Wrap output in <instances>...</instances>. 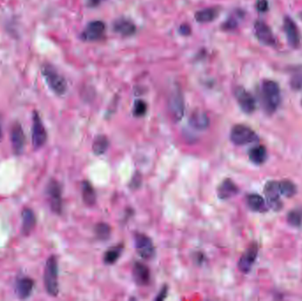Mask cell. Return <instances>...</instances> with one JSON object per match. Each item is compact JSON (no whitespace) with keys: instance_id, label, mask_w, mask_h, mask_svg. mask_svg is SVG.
<instances>
[{"instance_id":"1","label":"cell","mask_w":302,"mask_h":301,"mask_svg":"<svg viewBox=\"0 0 302 301\" xmlns=\"http://www.w3.org/2000/svg\"><path fill=\"white\" fill-rule=\"evenodd\" d=\"M261 97L263 108L269 114H272L277 110L280 104L281 95L279 86L276 81L264 80L262 84Z\"/></svg>"},{"instance_id":"2","label":"cell","mask_w":302,"mask_h":301,"mask_svg":"<svg viewBox=\"0 0 302 301\" xmlns=\"http://www.w3.org/2000/svg\"><path fill=\"white\" fill-rule=\"evenodd\" d=\"M58 266L57 257H49L44 270V285L49 295L56 297L58 293Z\"/></svg>"},{"instance_id":"3","label":"cell","mask_w":302,"mask_h":301,"mask_svg":"<svg viewBox=\"0 0 302 301\" xmlns=\"http://www.w3.org/2000/svg\"><path fill=\"white\" fill-rule=\"evenodd\" d=\"M42 75L44 80L47 82L50 89L57 96H63L67 90V82L66 79L52 67L51 65H45L42 68Z\"/></svg>"},{"instance_id":"4","label":"cell","mask_w":302,"mask_h":301,"mask_svg":"<svg viewBox=\"0 0 302 301\" xmlns=\"http://www.w3.org/2000/svg\"><path fill=\"white\" fill-rule=\"evenodd\" d=\"M257 135L253 129L245 125H236L232 127L230 139L237 146H243L257 141Z\"/></svg>"},{"instance_id":"5","label":"cell","mask_w":302,"mask_h":301,"mask_svg":"<svg viewBox=\"0 0 302 301\" xmlns=\"http://www.w3.org/2000/svg\"><path fill=\"white\" fill-rule=\"evenodd\" d=\"M168 108L172 119L176 122L180 121L184 117L185 102L183 94L178 87L172 89L168 99Z\"/></svg>"},{"instance_id":"6","label":"cell","mask_w":302,"mask_h":301,"mask_svg":"<svg viewBox=\"0 0 302 301\" xmlns=\"http://www.w3.org/2000/svg\"><path fill=\"white\" fill-rule=\"evenodd\" d=\"M106 25L102 21H92L87 24L81 35V39L84 42H96L101 40L105 36Z\"/></svg>"},{"instance_id":"7","label":"cell","mask_w":302,"mask_h":301,"mask_svg":"<svg viewBox=\"0 0 302 301\" xmlns=\"http://www.w3.org/2000/svg\"><path fill=\"white\" fill-rule=\"evenodd\" d=\"M234 97L241 110L247 114L253 113L256 109V102L252 94L246 90L243 87H237L234 89Z\"/></svg>"},{"instance_id":"8","label":"cell","mask_w":302,"mask_h":301,"mask_svg":"<svg viewBox=\"0 0 302 301\" xmlns=\"http://www.w3.org/2000/svg\"><path fill=\"white\" fill-rule=\"evenodd\" d=\"M47 195L50 200V206L53 212L57 215L62 212V194L60 185L57 180H51L47 186Z\"/></svg>"},{"instance_id":"9","label":"cell","mask_w":302,"mask_h":301,"mask_svg":"<svg viewBox=\"0 0 302 301\" xmlns=\"http://www.w3.org/2000/svg\"><path fill=\"white\" fill-rule=\"evenodd\" d=\"M32 141H33V146L35 147V149H39L41 147L44 146L47 141L46 130L41 120L39 114L35 111L33 115Z\"/></svg>"},{"instance_id":"10","label":"cell","mask_w":302,"mask_h":301,"mask_svg":"<svg viewBox=\"0 0 302 301\" xmlns=\"http://www.w3.org/2000/svg\"><path fill=\"white\" fill-rule=\"evenodd\" d=\"M264 195L266 196L268 204L274 210H278L282 208L283 204L280 199L279 182L269 181L264 186Z\"/></svg>"},{"instance_id":"11","label":"cell","mask_w":302,"mask_h":301,"mask_svg":"<svg viewBox=\"0 0 302 301\" xmlns=\"http://www.w3.org/2000/svg\"><path fill=\"white\" fill-rule=\"evenodd\" d=\"M135 245L138 254L141 258L149 260L155 254V248L151 239L144 234L137 233L135 237Z\"/></svg>"},{"instance_id":"12","label":"cell","mask_w":302,"mask_h":301,"mask_svg":"<svg viewBox=\"0 0 302 301\" xmlns=\"http://www.w3.org/2000/svg\"><path fill=\"white\" fill-rule=\"evenodd\" d=\"M254 32L258 40L263 45L268 46L276 45L275 36L273 35L271 27H269L266 23L262 21H257L254 23Z\"/></svg>"},{"instance_id":"13","label":"cell","mask_w":302,"mask_h":301,"mask_svg":"<svg viewBox=\"0 0 302 301\" xmlns=\"http://www.w3.org/2000/svg\"><path fill=\"white\" fill-rule=\"evenodd\" d=\"M257 254H258V246L256 243L252 244L241 257L238 264L239 270L243 273H248L254 265Z\"/></svg>"},{"instance_id":"14","label":"cell","mask_w":302,"mask_h":301,"mask_svg":"<svg viewBox=\"0 0 302 301\" xmlns=\"http://www.w3.org/2000/svg\"><path fill=\"white\" fill-rule=\"evenodd\" d=\"M284 30L289 45L293 48H297L301 43L300 32L293 19L286 16L284 19Z\"/></svg>"},{"instance_id":"15","label":"cell","mask_w":302,"mask_h":301,"mask_svg":"<svg viewBox=\"0 0 302 301\" xmlns=\"http://www.w3.org/2000/svg\"><path fill=\"white\" fill-rule=\"evenodd\" d=\"M11 142L14 153L16 155L22 154L25 145V135L22 125L19 123L13 125L11 129Z\"/></svg>"},{"instance_id":"16","label":"cell","mask_w":302,"mask_h":301,"mask_svg":"<svg viewBox=\"0 0 302 301\" xmlns=\"http://www.w3.org/2000/svg\"><path fill=\"white\" fill-rule=\"evenodd\" d=\"M112 29L118 35L124 37L134 36L136 33L137 27L136 24L130 20L126 18H120L116 20L112 24Z\"/></svg>"},{"instance_id":"17","label":"cell","mask_w":302,"mask_h":301,"mask_svg":"<svg viewBox=\"0 0 302 301\" xmlns=\"http://www.w3.org/2000/svg\"><path fill=\"white\" fill-rule=\"evenodd\" d=\"M133 277L138 285H147L150 281V271L149 268L141 262H136L133 267Z\"/></svg>"},{"instance_id":"18","label":"cell","mask_w":302,"mask_h":301,"mask_svg":"<svg viewBox=\"0 0 302 301\" xmlns=\"http://www.w3.org/2000/svg\"><path fill=\"white\" fill-rule=\"evenodd\" d=\"M239 193V188L236 184L231 179L223 180L218 189V195L222 200H227L232 198V196L236 195Z\"/></svg>"},{"instance_id":"19","label":"cell","mask_w":302,"mask_h":301,"mask_svg":"<svg viewBox=\"0 0 302 301\" xmlns=\"http://www.w3.org/2000/svg\"><path fill=\"white\" fill-rule=\"evenodd\" d=\"M189 123L193 126V128L197 130H204L210 125L209 117L204 111H195L190 116Z\"/></svg>"},{"instance_id":"20","label":"cell","mask_w":302,"mask_h":301,"mask_svg":"<svg viewBox=\"0 0 302 301\" xmlns=\"http://www.w3.org/2000/svg\"><path fill=\"white\" fill-rule=\"evenodd\" d=\"M219 13L220 9L219 7H209L196 12L194 19L199 23H211L219 17Z\"/></svg>"},{"instance_id":"21","label":"cell","mask_w":302,"mask_h":301,"mask_svg":"<svg viewBox=\"0 0 302 301\" xmlns=\"http://www.w3.org/2000/svg\"><path fill=\"white\" fill-rule=\"evenodd\" d=\"M34 281L29 277H22L19 279L16 283V291L18 295L21 299H27L30 296L34 289Z\"/></svg>"},{"instance_id":"22","label":"cell","mask_w":302,"mask_h":301,"mask_svg":"<svg viewBox=\"0 0 302 301\" xmlns=\"http://www.w3.org/2000/svg\"><path fill=\"white\" fill-rule=\"evenodd\" d=\"M22 232L25 235H28L35 228V216L30 208H24L22 213Z\"/></svg>"},{"instance_id":"23","label":"cell","mask_w":302,"mask_h":301,"mask_svg":"<svg viewBox=\"0 0 302 301\" xmlns=\"http://www.w3.org/2000/svg\"><path fill=\"white\" fill-rule=\"evenodd\" d=\"M248 156L252 163L260 165L267 159V150L263 146L254 147L250 150Z\"/></svg>"},{"instance_id":"24","label":"cell","mask_w":302,"mask_h":301,"mask_svg":"<svg viewBox=\"0 0 302 301\" xmlns=\"http://www.w3.org/2000/svg\"><path fill=\"white\" fill-rule=\"evenodd\" d=\"M82 194L84 203L88 206H93L96 203V192L93 188L92 185L89 182L85 180L82 184Z\"/></svg>"},{"instance_id":"25","label":"cell","mask_w":302,"mask_h":301,"mask_svg":"<svg viewBox=\"0 0 302 301\" xmlns=\"http://www.w3.org/2000/svg\"><path fill=\"white\" fill-rule=\"evenodd\" d=\"M109 147V141L105 135H98L95 138L93 143V152L96 155H103L105 154Z\"/></svg>"},{"instance_id":"26","label":"cell","mask_w":302,"mask_h":301,"mask_svg":"<svg viewBox=\"0 0 302 301\" xmlns=\"http://www.w3.org/2000/svg\"><path fill=\"white\" fill-rule=\"evenodd\" d=\"M123 247L122 246H117L108 249L105 253L104 256V261L106 264H114L116 261H118V258L122 253Z\"/></svg>"},{"instance_id":"27","label":"cell","mask_w":302,"mask_h":301,"mask_svg":"<svg viewBox=\"0 0 302 301\" xmlns=\"http://www.w3.org/2000/svg\"><path fill=\"white\" fill-rule=\"evenodd\" d=\"M247 203L252 210L254 211H262L265 208L264 200L261 195H249L247 197Z\"/></svg>"},{"instance_id":"28","label":"cell","mask_w":302,"mask_h":301,"mask_svg":"<svg viewBox=\"0 0 302 301\" xmlns=\"http://www.w3.org/2000/svg\"><path fill=\"white\" fill-rule=\"evenodd\" d=\"M279 188H280L281 195H284L285 197H293L297 192L296 186L290 180H283L279 182Z\"/></svg>"},{"instance_id":"29","label":"cell","mask_w":302,"mask_h":301,"mask_svg":"<svg viewBox=\"0 0 302 301\" xmlns=\"http://www.w3.org/2000/svg\"><path fill=\"white\" fill-rule=\"evenodd\" d=\"M97 238L101 240H107L110 236V227L105 223H99L95 230Z\"/></svg>"},{"instance_id":"30","label":"cell","mask_w":302,"mask_h":301,"mask_svg":"<svg viewBox=\"0 0 302 301\" xmlns=\"http://www.w3.org/2000/svg\"><path fill=\"white\" fill-rule=\"evenodd\" d=\"M287 221L294 227H299L302 224V212L298 209H294L287 214Z\"/></svg>"},{"instance_id":"31","label":"cell","mask_w":302,"mask_h":301,"mask_svg":"<svg viewBox=\"0 0 302 301\" xmlns=\"http://www.w3.org/2000/svg\"><path fill=\"white\" fill-rule=\"evenodd\" d=\"M147 112V104L142 100H136L134 104L133 113L136 117H143Z\"/></svg>"},{"instance_id":"32","label":"cell","mask_w":302,"mask_h":301,"mask_svg":"<svg viewBox=\"0 0 302 301\" xmlns=\"http://www.w3.org/2000/svg\"><path fill=\"white\" fill-rule=\"evenodd\" d=\"M238 25V21L237 19L234 18V16H232L231 18L228 19L227 21L225 23H223V29H226V30H231L235 28Z\"/></svg>"},{"instance_id":"33","label":"cell","mask_w":302,"mask_h":301,"mask_svg":"<svg viewBox=\"0 0 302 301\" xmlns=\"http://www.w3.org/2000/svg\"><path fill=\"white\" fill-rule=\"evenodd\" d=\"M180 33L182 36H189V35H191L192 29H191V27L189 26V24H188V23L181 24L180 27Z\"/></svg>"},{"instance_id":"34","label":"cell","mask_w":302,"mask_h":301,"mask_svg":"<svg viewBox=\"0 0 302 301\" xmlns=\"http://www.w3.org/2000/svg\"><path fill=\"white\" fill-rule=\"evenodd\" d=\"M291 84L294 89H302V77H295L292 80Z\"/></svg>"},{"instance_id":"35","label":"cell","mask_w":302,"mask_h":301,"mask_svg":"<svg viewBox=\"0 0 302 301\" xmlns=\"http://www.w3.org/2000/svg\"><path fill=\"white\" fill-rule=\"evenodd\" d=\"M268 2L267 0H258L257 4H256V7L259 12H265L268 10Z\"/></svg>"},{"instance_id":"36","label":"cell","mask_w":302,"mask_h":301,"mask_svg":"<svg viewBox=\"0 0 302 301\" xmlns=\"http://www.w3.org/2000/svg\"><path fill=\"white\" fill-rule=\"evenodd\" d=\"M105 0H87V5L89 8H94L100 5Z\"/></svg>"},{"instance_id":"37","label":"cell","mask_w":302,"mask_h":301,"mask_svg":"<svg viewBox=\"0 0 302 301\" xmlns=\"http://www.w3.org/2000/svg\"><path fill=\"white\" fill-rule=\"evenodd\" d=\"M166 293L167 287L166 286H165V287L163 288L162 291L160 292V293L158 294V296L157 297L156 300H157V301H162V300H164V299L165 298V296H166Z\"/></svg>"},{"instance_id":"38","label":"cell","mask_w":302,"mask_h":301,"mask_svg":"<svg viewBox=\"0 0 302 301\" xmlns=\"http://www.w3.org/2000/svg\"><path fill=\"white\" fill-rule=\"evenodd\" d=\"M0 136H1V131H0Z\"/></svg>"},{"instance_id":"39","label":"cell","mask_w":302,"mask_h":301,"mask_svg":"<svg viewBox=\"0 0 302 301\" xmlns=\"http://www.w3.org/2000/svg\"></svg>"}]
</instances>
